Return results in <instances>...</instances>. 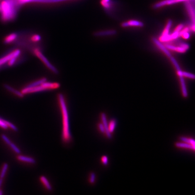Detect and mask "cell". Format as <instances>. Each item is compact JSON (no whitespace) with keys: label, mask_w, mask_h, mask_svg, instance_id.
Returning <instances> with one entry per match:
<instances>
[{"label":"cell","mask_w":195,"mask_h":195,"mask_svg":"<svg viewBox=\"0 0 195 195\" xmlns=\"http://www.w3.org/2000/svg\"><path fill=\"white\" fill-rule=\"evenodd\" d=\"M19 7L16 0H3L0 4L2 21L9 22L14 20L16 17Z\"/></svg>","instance_id":"1"},{"label":"cell","mask_w":195,"mask_h":195,"mask_svg":"<svg viewBox=\"0 0 195 195\" xmlns=\"http://www.w3.org/2000/svg\"><path fill=\"white\" fill-rule=\"evenodd\" d=\"M58 100L60 105L63 121V130L62 138L63 141L65 143L70 142L71 141V134L70 132L69 124V115L66 104L65 102L64 96L61 94L58 95Z\"/></svg>","instance_id":"2"},{"label":"cell","mask_w":195,"mask_h":195,"mask_svg":"<svg viewBox=\"0 0 195 195\" xmlns=\"http://www.w3.org/2000/svg\"><path fill=\"white\" fill-rule=\"evenodd\" d=\"M33 52L34 54H35L50 71L55 74H58V71L56 68L49 62L47 57L43 54L40 50L38 49H34Z\"/></svg>","instance_id":"3"},{"label":"cell","mask_w":195,"mask_h":195,"mask_svg":"<svg viewBox=\"0 0 195 195\" xmlns=\"http://www.w3.org/2000/svg\"><path fill=\"white\" fill-rule=\"evenodd\" d=\"M188 1H191L193 3H195V0H163L154 4L153 6V8L154 9H157L164 6L177 4L179 2H186Z\"/></svg>","instance_id":"4"},{"label":"cell","mask_w":195,"mask_h":195,"mask_svg":"<svg viewBox=\"0 0 195 195\" xmlns=\"http://www.w3.org/2000/svg\"><path fill=\"white\" fill-rule=\"evenodd\" d=\"M21 54V51L19 49H16L13 51L10 54L6 55L3 57L0 58V67L6 63H8V61L12 58L15 57H19Z\"/></svg>","instance_id":"5"},{"label":"cell","mask_w":195,"mask_h":195,"mask_svg":"<svg viewBox=\"0 0 195 195\" xmlns=\"http://www.w3.org/2000/svg\"><path fill=\"white\" fill-rule=\"evenodd\" d=\"M172 24V21L169 20L167 22L166 27L162 33V34L159 38V41L161 42H167L170 41L169 39V32L170 30V28Z\"/></svg>","instance_id":"6"},{"label":"cell","mask_w":195,"mask_h":195,"mask_svg":"<svg viewBox=\"0 0 195 195\" xmlns=\"http://www.w3.org/2000/svg\"><path fill=\"white\" fill-rule=\"evenodd\" d=\"M47 90L46 89L40 84L39 86H36L32 87H26L23 89L21 90V92L24 94H28L32 93L38 92L43 91Z\"/></svg>","instance_id":"7"},{"label":"cell","mask_w":195,"mask_h":195,"mask_svg":"<svg viewBox=\"0 0 195 195\" xmlns=\"http://www.w3.org/2000/svg\"><path fill=\"white\" fill-rule=\"evenodd\" d=\"M186 9L188 13L191 21L193 23H195V8L194 3L191 1L184 2Z\"/></svg>","instance_id":"8"},{"label":"cell","mask_w":195,"mask_h":195,"mask_svg":"<svg viewBox=\"0 0 195 195\" xmlns=\"http://www.w3.org/2000/svg\"><path fill=\"white\" fill-rule=\"evenodd\" d=\"M101 120H102V124L104 125L105 131V134L109 139H111L112 138V135L109 131V123L107 121L106 114L104 113H102L101 114Z\"/></svg>","instance_id":"9"},{"label":"cell","mask_w":195,"mask_h":195,"mask_svg":"<svg viewBox=\"0 0 195 195\" xmlns=\"http://www.w3.org/2000/svg\"><path fill=\"white\" fill-rule=\"evenodd\" d=\"M122 27H127L129 26L139 27H142L144 26V24L140 21L136 20H131L128 21L123 22L121 24Z\"/></svg>","instance_id":"10"},{"label":"cell","mask_w":195,"mask_h":195,"mask_svg":"<svg viewBox=\"0 0 195 195\" xmlns=\"http://www.w3.org/2000/svg\"><path fill=\"white\" fill-rule=\"evenodd\" d=\"M152 41L154 43V44H155L162 51H163L164 53L168 56L169 58H170V57L172 56L171 54H170V52L168 51V49L162 44L156 38H152Z\"/></svg>","instance_id":"11"},{"label":"cell","mask_w":195,"mask_h":195,"mask_svg":"<svg viewBox=\"0 0 195 195\" xmlns=\"http://www.w3.org/2000/svg\"><path fill=\"white\" fill-rule=\"evenodd\" d=\"M41 84L47 90L56 89L60 86V84L56 82H49L45 81Z\"/></svg>","instance_id":"12"},{"label":"cell","mask_w":195,"mask_h":195,"mask_svg":"<svg viewBox=\"0 0 195 195\" xmlns=\"http://www.w3.org/2000/svg\"><path fill=\"white\" fill-rule=\"evenodd\" d=\"M116 32L115 30H105L96 32L94 35L95 36H105L114 35L116 34Z\"/></svg>","instance_id":"13"},{"label":"cell","mask_w":195,"mask_h":195,"mask_svg":"<svg viewBox=\"0 0 195 195\" xmlns=\"http://www.w3.org/2000/svg\"><path fill=\"white\" fill-rule=\"evenodd\" d=\"M165 47L167 48L168 49L170 50L174 51H177L180 53H184L186 51V50L184 48L180 46H174L173 45L169 44H167L165 45Z\"/></svg>","instance_id":"14"},{"label":"cell","mask_w":195,"mask_h":195,"mask_svg":"<svg viewBox=\"0 0 195 195\" xmlns=\"http://www.w3.org/2000/svg\"><path fill=\"white\" fill-rule=\"evenodd\" d=\"M179 77L181 85V91H182V94L184 98H187L188 97V93H187V89H186V86L185 82L184 80V77L181 76Z\"/></svg>","instance_id":"15"},{"label":"cell","mask_w":195,"mask_h":195,"mask_svg":"<svg viewBox=\"0 0 195 195\" xmlns=\"http://www.w3.org/2000/svg\"><path fill=\"white\" fill-rule=\"evenodd\" d=\"M175 146L176 147L180 148L187 149H191L194 151L195 149V146H192L189 144H187L185 142H176L175 144Z\"/></svg>","instance_id":"16"},{"label":"cell","mask_w":195,"mask_h":195,"mask_svg":"<svg viewBox=\"0 0 195 195\" xmlns=\"http://www.w3.org/2000/svg\"><path fill=\"white\" fill-rule=\"evenodd\" d=\"M5 88L6 89L8 90L9 91L11 92L12 93L14 94L15 95H17V96H18V97H20V98H23L24 96V94L21 92L19 91L18 90H16V89H15L13 88L12 87L10 86L9 85H7V84H6L4 86Z\"/></svg>","instance_id":"17"},{"label":"cell","mask_w":195,"mask_h":195,"mask_svg":"<svg viewBox=\"0 0 195 195\" xmlns=\"http://www.w3.org/2000/svg\"><path fill=\"white\" fill-rule=\"evenodd\" d=\"M18 35L16 34L12 33L6 36L4 39V43L8 44L14 42L17 38Z\"/></svg>","instance_id":"18"},{"label":"cell","mask_w":195,"mask_h":195,"mask_svg":"<svg viewBox=\"0 0 195 195\" xmlns=\"http://www.w3.org/2000/svg\"><path fill=\"white\" fill-rule=\"evenodd\" d=\"M17 159L18 160L20 161H24V162H26L31 164H35L36 161L34 159L32 158L29 157L24 156L23 155H19L17 157Z\"/></svg>","instance_id":"19"},{"label":"cell","mask_w":195,"mask_h":195,"mask_svg":"<svg viewBox=\"0 0 195 195\" xmlns=\"http://www.w3.org/2000/svg\"><path fill=\"white\" fill-rule=\"evenodd\" d=\"M68 0H33L32 2L42 3H53L56 2H62Z\"/></svg>","instance_id":"20"},{"label":"cell","mask_w":195,"mask_h":195,"mask_svg":"<svg viewBox=\"0 0 195 195\" xmlns=\"http://www.w3.org/2000/svg\"><path fill=\"white\" fill-rule=\"evenodd\" d=\"M40 180H41V181L44 185L45 186V187H46V188H47L48 190L50 191H51L52 187H51V186L49 183V181L46 179V177L43 176H41L40 177Z\"/></svg>","instance_id":"21"},{"label":"cell","mask_w":195,"mask_h":195,"mask_svg":"<svg viewBox=\"0 0 195 195\" xmlns=\"http://www.w3.org/2000/svg\"><path fill=\"white\" fill-rule=\"evenodd\" d=\"M180 140L183 142L186 143L187 144H190V145L195 146V141L194 139L187 138V137H184V136H181L180 138Z\"/></svg>","instance_id":"22"},{"label":"cell","mask_w":195,"mask_h":195,"mask_svg":"<svg viewBox=\"0 0 195 195\" xmlns=\"http://www.w3.org/2000/svg\"><path fill=\"white\" fill-rule=\"evenodd\" d=\"M116 125V121L115 119H113L109 123V131L112 134L115 129Z\"/></svg>","instance_id":"23"},{"label":"cell","mask_w":195,"mask_h":195,"mask_svg":"<svg viewBox=\"0 0 195 195\" xmlns=\"http://www.w3.org/2000/svg\"><path fill=\"white\" fill-rule=\"evenodd\" d=\"M47 81V79L45 78H42V79H40V80H38V81H36L33 82L32 83L30 84L27 86L28 87H32L36 86H39L41 84L44 82Z\"/></svg>","instance_id":"24"},{"label":"cell","mask_w":195,"mask_h":195,"mask_svg":"<svg viewBox=\"0 0 195 195\" xmlns=\"http://www.w3.org/2000/svg\"><path fill=\"white\" fill-rule=\"evenodd\" d=\"M8 168V164L6 163L4 164V165H3V168L2 169V170L1 171V174H0V178L2 179L4 178L5 175H6V173L7 172Z\"/></svg>","instance_id":"25"},{"label":"cell","mask_w":195,"mask_h":195,"mask_svg":"<svg viewBox=\"0 0 195 195\" xmlns=\"http://www.w3.org/2000/svg\"><path fill=\"white\" fill-rule=\"evenodd\" d=\"M4 122H5L6 125L8 127H10V128H11L13 130H14L15 131H18V129L17 127L16 126L14 125V124H13L12 123L5 119H4Z\"/></svg>","instance_id":"26"},{"label":"cell","mask_w":195,"mask_h":195,"mask_svg":"<svg viewBox=\"0 0 195 195\" xmlns=\"http://www.w3.org/2000/svg\"><path fill=\"white\" fill-rule=\"evenodd\" d=\"M182 76H183L189 78L190 79H195V75L194 74H191V73H189V72H185V71H182Z\"/></svg>","instance_id":"27"},{"label":"cell","mask_w":195,"mask_h":195,"mask_svg":"<svg viewBox=\"0 0 195 195\" xmlns=\"http://www.w3.org/2000/svg\"><path fill=\"white\" fill-rule=\"evenodd\" d=\"M10 147H11V148L16 153L19 154L21 153V151L20 149L17 147L16 146L15 144H14V143H11V144L9 145Z\"/></svg>","instance_id":"28"},{"label":"cell","mask_w":195,"mask_h":195,"mask_svg":"<svg viewBox=\"0 0 195 195\" xmlns=\"http://www.w3.org/2000/svg\"><path fill=\"white\" fill-rule=\"evenodd\" d=\"M33 0H16L18 4L20 6L27 3H32Z\"/></svg>","instance_id":"29"},{"label":"cell","mask_w":195,"mask_h":195,"mask_svg":"<svg viewBox=\"0 0 195 195\" xmlns=\"http://www.w3.org/2000/svg\"><path fill=\"white\" fill-rule=\"evenodd\" d=\"M100 3H101V5L103 6V7L106 9H109L111 7V1H110V2H105V1H101Z\"/></svg>","instance_id":"30"},{"label":"cell","mask_w":195,"mask_h":195,"mask_svg":"<svg viewBox=\"0 0 195 195\" xmlns=\"http://www.w3.org/2000/svg\"><path fill=\"white\" fill-rule=\"evenodd\" d=\"M41 36L38 34H34L31 37V41L34 42H37L41 40Z\"/></svg>","instance_id":"31"},{"label":"cell","mask_w":195,"mask_h":195,"mask_svg":"<svg viewBox=\"0 0 195 195\" xmlns=\"http://www.w3.org/2000/svg\"><path fill=\"white\" fill-rule=\"evenodd\" d=\"M1 138H2V140L5 142L6 144H7L8 145H10L11 143V141H10V139L8 138V137L6 136V135H4V134H2L1 136Z\"/></svg>","instance_id":"32"},{"label":"cell","mask_w":195,"mask_h":195,"mask_svg":"<svg viewBox=\"0 0 195 195\" xmlns=\"http://www.w3.org/2000/svg\"><path fill=\"white\" fill-rule=\"evenodd\" d=\"M0 127H1L3 129H5V130L8 128L7 126L6 125V123L4 122V119L1 118H0Z\"/></svg>","instance_id":"33"},{"label":"cell","mask_w":195,"mask_h":195,"mask_svg":"<svg viewBox=\"0 0 195 195\" xmlns=\"http://www.w3.org/2000/svg\"><path fill=\"white\" fill-rule=\"evenodd\" d=\"M95 179H96V175L94 173H92L90 174V179L89 181L91 184H94L95 182Z\"/></svg>","instance_id":"34"},{"label":"cell","mask_w":195,"mask_h":195,"mask_svg":"<svg viewBox=\"0 0 195 195\" xmlns=\"http://www.w3.org/2000/svg\"><path fill=\"white\" fill-rule=\"evenodd\" d=\"M101 161H102V163L104 165H107L108 164V162H109V160H108V158L107 156H103L101 158Z\"/></svg>","instance_id":"35"},{"label":"cell","mask_w":195,"mask_h":195,"mask_svg":"<svg viewBox=\"0 0 195 195\" xmlns=\"http://www.w3.org/2000/svg\"><path fill=\"white\" fill-rule=\"evenodd\" d=\"M98 126L100 131L103 134H104V133L105 134V129H104V127L102 123H99L98 124Z\"/></svg>","instance_id":"36"},{"label":"cell","mask_w":195,"mask_h":195,"mask_svg":"<svg viewBox=\"0 0 195 195\" xmlns=\"http://www.w3.org/2000/svg\"><path fill=\"white\" fill-rule=\"evenodd\" d=\"M189 31V28L188 27H185L184 29H181L179 32V36H181L185 33L188 32Z\"/></svg>","instance_id":"37"},{"label":"cell","mask_w":195,"mask_h":195,"mask_svg":"<svg viewBox=\"0 0 195 195\" xmlns=\"http://www.w3.org/2000/svg\"><path fill=\"white\" fill-rule=\"evenodd\" d=\"M184 25L182 24H179L178 25V26L176 28V29H175V30L174 31H175V32H179L181 29H183V28H184Z\"/></svg>","instance_id":"38"},{"label":"cell","mask_w":195,"mask_h":195,"mask_svg":"<svg viewBox=\"0 0 195 195\" xmlns=\"http://www.w3.org/2000/svg\"><path fill=\"white\" fill-rule=\"evenodd\" d=\"M179 46L184 48L186 50V51L189 48V45L186 44H185V43H181L179 44Z\"/></svg>","instance_id":"39"},{"label":"cell","mask_w":195,"mask_h":195,"mask_svg":"<svg viewBox=\"0 0 195 195\" xmlns=\"http://www.w3.org/2000/svg\"><path fill=\"white\" fill-rule=\"evenodd\" d=\"M181 36L183 37V38H184V39H188L189 38L190 34H189L188 33V32H186V33H184Z\"/></svg>","instance_id":"40"},{"label":"cell","mask_w":195,"mask_h":195,"mask_svg":"<svg viewBox=\"0 0 195 195\" xmlns=\"http://www.w3.org/2000/svg\"><path fill=\"white\" fill-rule=\"evenodd\" d=\"M195 23L192 24L191 26V29L193 32H195Z\"/></svg>","instance_id":"41"},{"label":"cell","mask_w":195,"mask_h":195,"mask_svg":"<svg viewBox=\"0 0 195 195\" xmlns=\"http://www.w3.org/2000/svg\"><path fill=\"white\" fill-rule=\"evenodd\" d=\"M2 183H3V179L0 178V188L1 187Z\"/></svg>","instance_id":"42"},{"label":"cell","mask_w":195,"mask_h":195,"mask_svg":"<svg viewBox=\"0 0 195 195\" xmlns=\"http://www.w3.org/2000/svg\"><path fill=\"white\" fill-rule=\"evenodd\" d=\"M101 1H105V2H110V1H111V0H101Z\"/></svg>","instance_id":"43"},{"label":"cell","mask_w":195,"mask_h":195,"mask_svg":"<svg viewBox=\"0 0 195 195\" xmlns=\"http://www.w3.org/2000/svg\"><path fill=\"white\" fill-rule=\"evenodd\" d=\"M3 194V191H2L1 190H0V195H2V194Z\"/></svg>","instance_id":"44"}]
</instances>
